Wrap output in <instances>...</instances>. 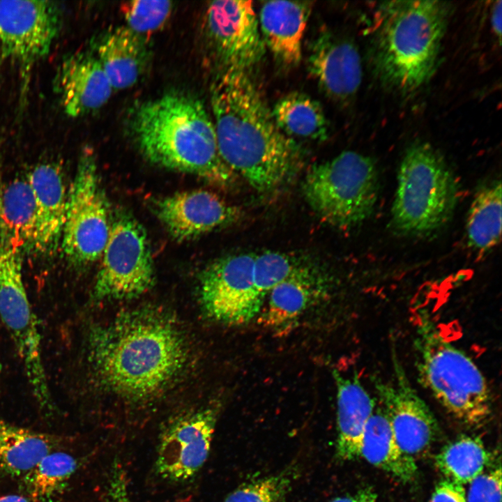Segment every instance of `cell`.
<instances>
[{"label": "cell", "instance_id": "4fadbf2b", "mask_svg": "<svg viewBox=\"0 0 502 502\" xmlns=\"http://www.w3.org/2000/svg\"><path fill=\"white\" fill-rule=\"evenodd\" d=\"M392 353V377L389 380L374 377V388L398 446L413 457L425 451L435 441L439 424L411 383L395 351Z\"/></svg>", "mask_w": 502, "mask_h": 502}, {"label": "cell", "instance_id": "ba28073f", "mask_svg": "<svg viewBox=\"0 0 502 502\" xmlns=\"http://www.w3.org/2000/svg\"><path fill=\"white\" fill-rule=\"evenodd\" d=\"M108 206L91 151L84 150L68 194L61 244L67 261L84 268L98 261L110 230Z\"/></svg>", "mask_w": 502, "mask_h": 502}, {"label": "cell", "instance_id": "484cf974", "mask_svg": "<svg viewBox=\"0 0 502 502\" xmlns=\"http://www.w3.org/2000/svg\"><path fill=\"white\" fill-rule=\"evenodd\" d=\"M58 443L54 436L0 420V473L25 476Z\"/></svg>", "mask_w": 502, "mask_h": 502}, {"label": "cell", "instance_id": "836d02e7", "mask_svg": "<svg viewBox=\"0 0 502 502\" xmlns=\"http://www.w3.org/2000/svg\"><path fill=\"white\" fill-rule=\"evenodd\" d=\"M466 502H501V465L487 472H482L470 483Z\"/></svg>", "mask_w": 502, "mask_h": 502}, {"label": "cell", "instance_id": "277c9868", "mask_svg": "<svg viewBox=\"0 0 502 502\" xmlns=\"http://www.w3.org/2000/svg\"><path fill=\"white\" fill-rule=\"evenodd\" d=\"M441 1H393L376 15L371 58L374 72L386 87L411 92L435 72L450 16Z\"/></svg>", "mask_w": 502, "mask_h": 502}, {"label": "cell", "instance_id": "ab89813d", "mask_svg": "<svg viewBox=\"0 0 502 502\" xmlns=\"http://www.w3.org/2000/svg\"><path fill=\"white\" fill-rule=\"evenodd\" d=\"M1 363H0V372H1Z\"/></svg>", "mask_w": 502, "mask_h": 502}, {"label": "cell", "instance_id": "5b68a950", "mask_svg": "<svg viewBox=\"0 0 502 502\" xmlns=\"http://www.w3.org/2000/svg\"><path fill=\"white\" fill-rule=\"evenodd\" d=\"M413 351L418 381L450 416L473 428L490 420L493 397L486 378L443 337L426 310L416 314Z\"/></svg>", "mask_w": 502, "mask_h": 502}, {"label": "cell", "instance_id": "6da1fadb", "mask_svg": "<svg viewBox=\"0 0 502 502\" xmlns=\"http://www.w3.org/2000/svg\"><path fill=\"white\" fill-rule=\"evenodd\" d=\"M88 357L98 382L131 400H146L165 389L188 359L184 337L162 312H124L95 326L88 335Z\"/></svg>", "mask_w": 502, "mask_h": 502}, {"label": "cell", "instance_id": "5bb4252c", "mask_svg": "<svg viewBox=\"0 0 502 502\" xmlns=\"http://www.w3.org/2000/svg\"><path fill=\"white\" fill-rule=\"evenodd\" d=\"M219 414L210 406L181 415L160 436L156 471L164 479L183 482L194 477L205 464Z\"/></svg>", "mask_w": 502, "mask_h": 502}, {"label": "cell", "instance_id": "ac0fdd59", "mask_svg": "<svg viewBox=\"0 0 502 502\" xmlns=\"http://www.w3.org/2000/svg\"><path fill=\"white\" fill-rule=\"evenodd\" d=\"M54 89L65 113L79 117L99 109L114 90L94 52L80 51L66 56L54 79Z\"/></svg>", "mask_w": 502, "mask_h": 502}, {"label": "cell", "instance_id": "ffe728a7", "mask_svg": "<svg viewBox=\"0 0 502 502\" xmlns=\"http://www.w3.org/2000/svg\"><path fill=\"white\" fill-rule=\"evenodd\" d=\"M311 9V2L289 1H267L260 8L258 21L264 45L285 66H296L301 60Z\"/></svg>", "mask_w": 502, "mask_h": 502}, {"label": "cell", "instance_id": "8d00e7d4", "mask_svg": "<svg viewBox=\"0 0 502 502\" xmlns=\"http://www.w3.org/2000/svg\"><path fill=\"white\" fill-rule=\"evenodd\" d=\"M330 502H377V494L372 487H365L356 492L334 498Z\"/></svg>", "mask_w": 502, "mask_h": 502}, {"label": "cell", "instance_id": "9a60e30c", "mask_svg": "<svg viewBox=\"0 0 502 502\" xmlns=\"http://www.w3.org/2000/svg\"><path fill=\"white\" fill-rule=\"evenodd\" d=\"M206 19L209 36L226 67L246 70L261 60L265 45L252 1H212Z\"/></svg>", "mask_w": 502, "mask_h": 502}, {"label": "cell", "instance_id": "8992f818", "mask_svg": "<svg viewBox=\"0 0 502 502\" xmlns=\"http://www.w3.org/2000/svg\"><path fill=\"white\" fill-rule=\"evenodd\" d=\"M457 201V183L441 154L427 142L411 145L399 167L393 228L406 236L429 234L449 222Z\"/></svg>", "mask_w": 502, "mask_h": 502}, {"label": "cell", "instance_id": "d6986e66", "mask_svg": "<svg viewBox=\"0 0 502 502\" xmlns=\"http://www.w3.org/2000/svg\"><path fill=\"white\" fill-rule=\"evenodd\" d=\"M36 205V231L32 250L49 254L59 243L64 225L68 194L62 174L56 165L43 163L29 174Z\"/></svg>", "mask_w": 502, "mask_h": 502}, {"label": "cell", "instance_id": "74e56055", "mask_svg": "<svg viewBox=\"0 0 502 502\" xmlns=\"http://www.w3.org/2000/svg\"><path fill=\"white\" fill-rule=\"evenodd\" d=\"M502 5L501 1H499L494 5L491 12V24L492 28L498 36L499 41L501 37V18H502Z\"/></svg>", "mask_w": 502, "mask_h": 502}, {"label": "cell", "instance_id": "d4e9b609", "mask_svg": "<svg viewBox=\"0 0 502 502\" xmlns=\"http://www.w3.org/2000/svg\"><path fill=\"white\" fill-rule=\"evenodd\" d=\"M36 205L27 179L10 182L0 194V246L22 252L32 250Z\"/></svg>", "mask_w": 502, "mask_h": 502}, {"label": "cell", "instance_id": "83f0119b", "mask_svg": "<svg viewBox=\"0 0 502 502\" xmlns=\"http://www.w3.org/2000/svg\"><path fill=\"white\" fill-rule=\"evenodd\" d=\"M469 245L485 253L497 245L501 236V182L493 180L476 192L466 224Z\"/></svg>", "mask_w": 502, "mask_h": 502}, {"label": "cell", "instance_id": "f546056e", "mask_svg": "<svg viewBox=\"0 0 502 502\" xmlns=\"http://www.w3.org/2000/svg\"><path fill=\"white\" fill-rule=\"evenodd\" d=\"M76 469L74 457L63 452H51L24 476L27 492L36 500L47 499L63 488Z\"/></svg>", "mask_w": 502, "mask_h": 502}, {"label": "cell", "instance_id": "f1b7e54d", "mask_svg": "<svg viewBox=\"0 0 502 502\" xmlns=\"http://www.w3.org/2000/svg\"><path fill=\"white\" fill-rule=\"evenodd\" d=\"M489 461V454L482 441L468 435L449 442L435 457L436 466L444 478L462 485L482 473Z\"/></svg>", "mask_w": 502, "mask_h": 502}, {"label": "cell", "instance_id": "7402d4cb", "mask_svg": "<svg viewBox=\"0 0 502 502\" xmlns=\"http://www.w3.org/2000/svg\"><path fill=\"white\" fill-rule=\"evenodd\" d=\"M333 375L337 388L335 454L341 461H351L360 457L364 429L376 408V402L356 375L345 376L337 370Z\"/></svg>", "mask_w": 502, "mask_h": 502}, {"label": "cell", "instance_id": "60d3db41", "mask_svg": "<svg viewBox=\"0 0 502 502\" xmlns=\"http://www.w3.org/2000/svg\"><path fill=\"white\" fill-rule=\"evenodd\" d=\"M1 61V57H0V61Z\"/></svg>", "mask_w": 502, "mask_h": 502}, {"label": "cell", "instance_id": "3957f363", "mask_svg": "<svg viewBox=\"0 0 502 502\" xmlns=\"http://www.w3.org/2000/svg\"><path fill=\"white\" fill-rule=\"evenodd\" d=\"M130 129L150 162L219 188L236 184L238 176L222 159L213 120L197 98L172 92L144 102L135 108Z\"/></svg>", "mask_w": 502, "mask_h": 502}, {"label": "cell", "instance_id": "9c48e42d", "mask_svg": "<svg viewBox=\"0 0 502 502\" xmlns=\"http://www.w3.org/2000/svg\"><path fill=\"white\" fill-rule=\"evenodd\" d=\"M22 254L0 246V319L23 363L34 397L41 407L52 409L38 320L23 281Z\"/></svg>", "mask_w": 502, "mask_h": 502}, {"label": "cell", "instance_id": "e575fe53", "mask_svg": "<svg viewBox=\"0 0 502 502\" xmlns=\"http://www.w3.org/2000/svg\"><path fill=\"white\" fill-rule=\"evenodd\" d=\"M106 502H132L123 467L114 462L107 486Z\"/></svg>", "mask_w": 502, "mask_h": 502}, {"label": "cell", "instance_id": "44dd1931", "mask_svg": "<svg viewBox=\"0 0 502 502\" xmlns=\"http://www.w3.org/2000/svg\"><path fill=\"white\" fill-rule=\"evenodd\" d=\"M328 284L324 272L301 262L270 291L265 324L277 330L289 326L308 307L326 295Z\"/></svg>", "mask_w": 502, "mask_h": 502}, {"label": "cell", "instance_id": "d590c367", "mask_svg": "<svg viewBox=\"0 0 502 502\" xmlns=\"http://www.w3.org/2000/svg\"><path fill=\"white\" fill-rule=\"evenodd\" d=\"M429 502H466V491L462 485L444 478L436 484Z\"/></svg>", "mask_w": 502, "mask_h": 502}, {"label": "cell", "instance_id": "7a4b0ae2", "mask_svg": "<svg viewBox=\"0 0 502 502\" xmlns=\"http://www.w3.org/2000/svg\"><path fill=\"white\" fill-rule=\"evenodd\" d=\"M211 103L225 163L259 192L283 184L295 169L299 152L276 126L246 70L226 67L212 85Z\"/></svg>", "mask_w": 502, "mask_h": 502}, {"label": "cell", "instance_id": "603a6c76", "mask_svg": "<svg viewBox=\"0 0 502 502\" xmlns=\"http://www.w3.org/2000/svg\"><path fill=\"white\" fill-rule=\"evenodd\" d=\"M145 43L126 26L109 29L96 40L93 52L114 89H126L139 81L149 59Z\"/></svg>", "mask_w": 502, "mask_h": 502}, {"label": "cell", "instance_id": "2e32d148", "mask_svg": "<svg viewBox=\"0 0 502 502\" xmlns=\"http://www.w3.org/2000/svg\"><path fill=\"white\" fill-rule=\"evenodd\" d=\"M154 211L168 232L177 240L197 237L236 222L238 208L205 190L183 191L156 200Z\"/></svg>", "mask_w": 502, "mask_h": 502}, {"label": "cell", "instance_id": "e0dca14e", "mask_svg": "<svg viewBox=\"0 0 502 502\" xmlns=\"http://www.w3.org/2000/svg\"><path fill=\"white\" fill-rule=\"evenodd\" d=\"M307 67L324 93L337 102L350 100L361 84L362 62L356 45L329 31L321 32L312 42Z\"/></svg>", "mask_w": 502, "mask_h": 502}, {"label": "cell", "instance_id": "52a82bcc", "mask_svg": "<svg viewBox=\"0 0 502 502\" xmlns=\"http://www.w3.org/2000/svg\"><path fill=\"white\" fill-rule=\"evenodd\" d=\"M303 192L324 222L342 229L353 228L367 220L375 207L379 193L376 166L367 155L343 151L309 169Z\"/></svg>", "mask_w": 502, "mask_h": 502}, {"label": "cell", "instance_id": "4316f807", "mask_svg": "<svg viewBox=\"0 0 502 502\" xmlns=\"http://www.w3.org/2000/svg\"><path fill=\"white\" fill-rule=\"evenodd\" d=\"M271 112L277 128L289 138L323 141L328 136V123L321 105L305 93L284 96Z\"/></svg>", "mask_w": 502, "mask_h": 502}, {"label": "cell", "instance_id": "f35d334b", "mask_svg": "<svg viewBox=\"0 0 502 502\" xmlns=\"http://www.w3.org/2000/svg\"><path fill=\"white\" fill-rule=\"evenodd\" d=\"M0 502H29L28 500L19 495H6L0 496Z\"/></svg>", "mask_w": 502, "mask_h": 502}, {"label": "cell", "instance_id": "cb8c5ba5", "mask_svg": "<svg viewBox=\"0 0 502 502\" xmlns=\"http://www.w3.org/2000/svg\"><path fill=\"white\" fill-rule=\"evenodd\" d=\"M360 457L390 474L402 482H409L417 474L413 457L398 446L388 418L382 408H375L365 427Z\"/></svg>", "mask_w": 502, "mask_h": 502}, {"label": "cell", "instance_id": "30bf717a", "mask_svg": "<svg viewBox=\"0 0 502 502\" xmlns=\"http://www.w3.org/2000/svg\"><path fill=\"white\" fill-rule=\"evenodd\" d=\"M101 257L93 289L94 300L130 299L153 286L155 274L147 236L128 213H118L111 220Z\"/></svg>", "mask_w": 502, "mask_h": 502}, {"label": "cell", "instance_id": "4dcf8cb0", "mask_svg": "<svg viewBox=\"0 0 502 502\" xmlns=\"http://www.w3.org/2000/svg\"><path fill=\"white\" fill-rule=\"evenodd\" d=\"M296 469L245 482L231 492L224 502H286L296 476Z\"/></svg>", "mask_w": 502, "mask_h": 502}, {"label": "cell", "instance_id": "d6a6232c", "mask_svg": "<svg viewBox=\"0 0 502 502\" xmlns=\"http://www.w3.org/2000/svg\"><path fill=\"white\" fill-rule=\"evenodd\" d=\"M300 263L294 257L280 252L266 251L255 254L254 282L261 298L264 299Z\"/></svg>", "mask_w": 502, "mask_h": 502}, {"label": "cell", "instance_id": "1f68e13d", "mask_svg": "<svg viewBox=\"0 0 502 502\" xmlns=\"http://www.w3.org/2000/svg\"><path fill=\"white\" fill-rule=\"evenodd\" d=\"M172 10L169 1H131L121 5L126 26L144 39L164 26Z\"/></svg>", "mask_w": 502, "mask_h": 502}, {"label": "cell", "instance_id": "8fae6325", "mask_svg": "<svg viewBox=\"0 0 502 502\" xmlns=\"http://www.w3.org/2000/svg\"><path fill=\"white\" fill-rule=\"evenodd\" d=\"M61 10L53 1H0V57L19 66L25 90L34 66L59 33Z\"/></svg>", "mask_w": 502, "mask_h": 502}, {"label": "cell", "instance_id": "7c38bea8", "mask_svg": "<svg viewBox=\"0 0 502 502\" xmlns=\"http://www.w3.org/2000/svg\"><path fill=\"white\" fill-rule=\"evenodd\" d=\"M254 257L253 253L229 255L201 273V302L209 317L238 325L249 322L259 312L264 299L254 282Z\"/></svg>", "mask_w": 502, "mask_h": 502}]
</instances>
